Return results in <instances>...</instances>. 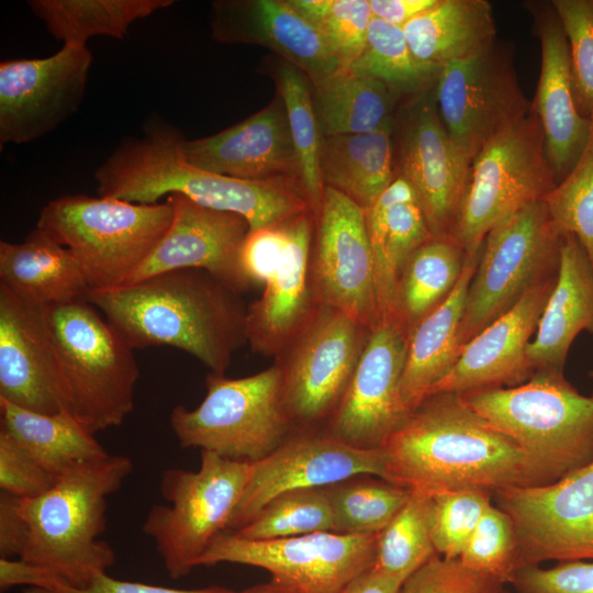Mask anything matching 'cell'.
I'll list each match as a JSON object with an SVG mask.
<instances>
[{"label":"cell","instance_id":"obj_1","mask_svg":"<svg viewBox=\"0 0 593 593\" xmlns=\"http://www.w3.org/2000/svg\"><path fill=\"white\" fill-rule=\"evenodd\" d=\"M382 448L384 480L411 493L536 485L525 452L459 393L426 396Z\"/></svg>","mask_w":593,"mask_h":593},{"label":"cell","instance_id":"obj_2","mask_svg":"<svg viewBox=\"0 0 593 593\" xmlns=\"http://www.w3.org/2000/svg\"><path fill=\"white\" fill-rule=\"evenodd\" d=\"M133 349L170 346L224 374L246 343L240 292L200 269H177L86 298Z\"/></svg>","mask_w":593,"mask_h":593},{"label":"cell","instance_id":"obj_3","mask_svg":"<svg viewBox=\"0 0 593 593\" xmlns=\"http://www.w3.org/2000/svg\"><path fill=\"white\" fill-rule=\"evenodd\" d=\"M181 132L150 119L139 137H125L96 169L100 197L155 204L169 194L243 216L250 230L312 211L303 188L282 181H254L210 172L189 164ZM314 213V212H313Z\"/></svg>","mask_w":593,"mask_h":593},{"label":"cell","instance_id":"obj_4","mask_svg":"<svg viewBox=\"0 0 593 593\" xmlns=\"http://www.w3.org/2000/svg\"><path fill=\"white\" fill-rule=\"evenodd\" d=\"M133 470L124 455H108L58 477L40 496L21 499L29 539L20 559L53 571L67 588L83 589L115 562L107 527V500Z\"/></svg>","mask_w":593,"mask_h":593},{"label":"cell","instance_id":"obj_5","mask_svg":"<svg viewBox=\"0 0 593 593\" xmlns=\"http://www.w3.org/2000/svg\"><path fill=\"white\" fill-rule=\"evenodd\" d=\"M525 452L536 485L553 483L593 461V393L581 394L560 371L526 382L461 394Z\"/></svg>","mask_w":593,"mask_h":593},{"label":"cell","instance_id":"obj_6","mask_svg":"<svg viewBox=\"0 0 593 593\" xmlns=\"http://www.w3.org/2000/svg\"><path fill=\"white\" fill-rule=\"evenodd\" d=\"M68 412L96 434L134 410L139 369L134 349L87 299L43 309Z\"/></svg>","mask_w":593,"mask_h":593},{"label":"cell","instance_id":"obj_7","mask_svg":"<svg viewBox=\"0 0 593 593\" xmlns=\"http://www.w3.org/2000/svg\"><path fill=\"white\" fill-rule=\"evenodd\" d=\"M169 202L142 204L107 197L65 195L42 210L37 228L69 249L89 290L122 287L168 231Z\"/></svg>","mask_w":593,"mask_h":593},{"label":"cell","instance_id":"obj_8","mask_svg":"<svg viewBox=\"0 0 593 593\" xmlns=\"http://www.w3.org/2000/svg\"><path fill=\"white\" fill-rule=\"evenodd\" d=\"M205 387L206 394L197 407L178 404L170 412V427L181 448L256 462L293 434L277 363L238 379L209 372Z\"/></svg>","mask_w":593,"mask_h":593},{"label":"cell","instance_id":"obj_9","mask_svg":"<svg viewBox=\"0 0 593 593\" xmlns=\"http://www.w3.org/2000/svg\"><path fill=\"white\" fill-rule=\"evenodd\" d=\"M253 462L201 451L195 471L169 468L159 491L166 504L153 505L142 525L171 579L187 575L216 536L227 529L250 478Z\"/></svg>","mask_w":593,"mask_h":593},{"label":"cell","instance_id":"obj_10","mask_svg":"<svg viewBox=\"0 0 593 593\" xmlns=\"http://www.w3.org/2000/svg\"><path fill=\"white\" fill-rule=\"evenodd\" d=\"M562 236L545 200L526 204L488 232L466 298L460 349L534 287L558 276Z\"/></svg>","mask_w":593,"mask_h":593},{"label":"cell","instance_id":"obj_11","mask_svg":"<svg viewBox=\"0 0 593 593\" xmlns=\"http://www.w3.org/2000/svg\"><path fill=\"white\" fill-rule=\"evenodd\" d=\"M557 186L540 122L530 110L489 141L469 164L450 234L466 254L479 249L499 222Z\"/></svg>","mask_w":593,"mask_h":593},{"label":"cell","instance_id":"obj_12","mask_svg":"<svg viewBox=\"0 0 593 593\" xmlns=\"http://www.w3.org/2000/svg\"><path fill=\"white\" fill-rule=\"evenodd\" d=\"M436 103L451 143L466 164L492 138L525 119L532 102L525 97L508 42L440 66Z\"/></svg>","mask_w":593,"mask_h":593},{"label":"cell","instance_id":"obj_13","mask_svg":"<svg viewBox=\"0 0 593 593\" xmlns=\"http://www.w3.org/2000/svg\"><path fill=\"white\" fill-rule=\"evenodd\" d=\"M370 328L320 305L277 356L286 411L294 427L310 430L332 417L358 365Z\"/></svg>","mask_w":593,"mask_h":593},{"label":"cell","instance_id":"obj_14","mask_svg":"<svg viewBox=\"0 0 593 593\" xmlns=\"http://www.w3.org/2000/svg\"><path fill=\"white\" fill-rule=\"evenodd\" d=\"M376 544L377 534L320 532L251 540L224 532L211 542L199 566L247 564L267 570L273 581L302 593H340L354 577L373 566Z\"/></svg>","mask_w":593,"mask_h":593},{"label":"cell","instance_id":"obj_15","mask_svg":"<svg viewBox=\"0 0 593 593\" xmlns=\"http://www.w3.org/2000/svg\"><path fill=\"white\" fill-rule=\"evenodd\" d=\"M492 497L513 523L519 569L593 560V461L553 483L506 488Z\"/></svg>","mask_w":593,"mask_h":593},{"label":"cell","instance_id":"obj_16","mask_svg":"<svg viewBox=\"0 0 593 593\" xmlns=\"http://www.w3.org/2000/svg\"><path fill=\"white\" fill-rule=\"evenodd\" d=\"M310 270L320 305L338 310L370 329L379 322L365 210L331 187H324L316 215Z\"/></svg>","mask_w":593,"mask_h":593},{"label":"cell","instance_id":"obj_17","mask_svg":"<svg viewBox=\"0 0 593 593\" xmlns=\"http://www.w3.org/2000/svg\"><path fill=\"white\" fill-rule=\"evenodd\" d=\"M93 57L87 45H63L44 58L0 63V144L45 136L82 103Z\"/></svg>","mask_w":593,"mask_h":593},{"label":"cell","instance_id":"obj_18","mask_svg":"<svg viewBox=\"0 0 593 593\" xmlns=\"http://www.w3.org/2000/svg\"><path fill=\"white\" fill-rule=\"evenodd\" d=\"M392 139L396 177L413 188L430 233L450 234L469 166L440 119L435 87L400 103Z\"/></svg>","mask_w":593,"mask_h":593},{"label":"cell","instance_id":"obj_19","mask_svg":"<svg viewBox=\"0 0 593 593\" xmlns=\"http://www.w3.org/2000/svg\"><path fill=\"white\" fill-rule=\"evenodd\" d=\"M410 334L395 318L371 329L326 433L357 448H382L410 415L401 396Z\"/></svg>","mask_w":593,"mask_h":593},{"label":"cell","instance_id":"obj_20","mask_svg":"<svg viewBox=\"0 0 593 593\" xmlns=\"http://www.w3.org/2000/svg\"><path fill=\"white\" fill-rule=\"evenodd\" d=\"M384 467L383 448H357L326 432L298 430L269 456L253 462L227 529L236 532L247 525L281 493L324 488L360 474L384 479Z\"/></svg>","mask_w":593,"mask_h":593},{"label":"cell","instance_id":"obj_21","mask_svg":"<svg viewBox=\"0 0 593 593\" xmlns=\"http://www.w3.org/2000/svg\"><path fill=\"white\" fill-rule=\"evenodd\" d=\"M166 201L174 210L171 224L124 286L171 270L200 269L238 292L251 287L239 264L242 245L250 232L247 220L176 193Z\"/></svg>","mask_w":593,"mask_h":593},{"label":"cell","instance_id":"obj_22","mask_svg":"<svg viewBox=\"0 0 593 593\" xmlns=\"http://www.w3.org/2000/svg\"><path fill=\"white\" fill-rule=\"evenodd\" d=\"M182 154L189 164L210 172L303 188L286 107L278 93L267 107L228 128L198 139L184 138Z\"/></svg>","mask_w":593,"mask_h":593},{"label":"cell","instance_id":"obj_23","mask_svg":"<svg viewBox=\"0 0 593 593\" xmlns=\"http://www.w3.org/2000/svg\"><path fill=\"white\" fill-rule=\"evenodd\" d=\"M0 399L36 413H69L43 309L1 284Z\"/></svg>","mask_w":593,"mask_h":593},{"label":"cell","instance_id":"obj_24","mask_svg":"<svg viewBox=\"0 0 593 593\" xmlns=\"http://www.w3.org/2000/svg\"><path fill=\"white\" fill-rule=\"evenodd\" d=\"M557 277L534 287L508 312L468 342L452 369L428 395L438 392L462 394L526 382L534 374L527 347L537 331Z\"/></svg>","mask_w":593,"mask_h":593},{"label":"cell","instance_id":"obj_25","mask_svg":"<svg viewBox=\"0 0 593 593\" xmlns=\"http://www.w3.org/2000/svg\"><path fill=\"white\" fill-rule=\"evenodd\" d=\"M540 43L541 63L530 110L538 118L545 148L557 184L570 172L589 138L591 119L577 109L568 41L550 2L525 3Z\"/></svg>","mask_w":593,"mask_h":593},{"label":"cell","instance_id":"obj_26","mask_svg":"<svg viewBox=\"0 0 593 593\" xmlns=\"http://www.w3.org/2000/svg\"><path fill=\"white\" fill-rule=\"evenodd\" d=\"M315 221L313 211L289 220L281 261L264 286L261 296L247 306L245 336L254 353L277 357L320 306L310 270Z\"/></svg>","mask_w":593,"mask_h":593},{"label":"cell","instance_id":"obj_27","mask_svg":"<svg viewBox=\"0 0 593 593\" xmlns=\"http://www.w3.org/2000/svg\"><path fill=\"white\" fill-rule=\"evenodd\" d=\"M213 37L273 51L295 66L312 86L340 69L318 30L288 0H222L212 4Z\"/></svg>","mask_w":593,"mask_h":593},{"label":"cell","instance_id":"obj_28","mask_svg":"<svg viewBox=\"0 0 593 593\" xmlns=\"http://www.w3.org/2000/svg\"><path fill=\"white\" fill-rule=\"evenodd\" d=\"M593 335V264L573 234H564L553 290L538 323L527 357L534 370L563 372L574 338Z\"/></svg>","mask_w":593,"mask_h":593},{"label":"cell","instance_id":"obj_29","mask_svg":"<svg viewBox=\"0 0 593 593\" xmlns=\"http://www.w3.org/2000/svg\"><path fill=\"white\" fill-rule=\"evenodd\" d=\"M365 217L382 320L393 316L398 282L407 258L433 234L413 188L400 176L365 211Z\"/></svg>","mask_w":593,"mask_h":593},{"label":"cell","instance_id":"obj_30","mask_svg":"<svg viewBox=\"0 0 593 593\" xmlns=\"http://www.w3.org/2000/svg\"><path fill=\"white\" fill-rule=\"evenodd\" d=\"M0 284L40 309L86 299L89 291L72 253L37 227L21 243L0 242Z\"/></svg>","mask_w":593,"mask_h":593},{"label":"cell","instance_id":"obj_31","mask_svg":"<svg viewBox=\"0 0 593 593\" xmlns=\"http://www.w3.org/2000/svg\"><path fill=\"white\" fill-rule=\"evenodd\" d=\"M480 253L481 247L467 255L462 273L450 294L410 334L401 380L402 401L410 413L447 376L460 355L459 331Z\"/></svg>","mask_w":593,"mask_h":593},{"label":"cell","instance_id":"obj_32","mask_svg":"<svg viewBox=\"0 0 593 593\" xmlns=\"http://www.w3.org/2000/svg\"><path fill=\"white\" fill-rule=\"evenodd\" d=\"M393 122L374 132L322 136L320 172L324 187L368 210L396 178Z\"/></svg>","mask_w":593,"mask_h":593},{"label":"cell","instance_id":"obj_33","mask_svg":"<svg viewBox=\"0 0 593 593\" xmlns=\"http://www.w3.org/2000/svg\"><path fill=\"white\" fill-rule=\"evenodd\" d=\"M402 29L415 58L435 68L496 40L493 9L486 0H437Z\"/></svg>","mask_w":593,"mask_h":593},{"label":"cell","instance_id":"obj_34","mask_svg":"<svg viewBox=\"0 0 593 593\" xmlns=\"http://www.w3.org/2000/svg\"><path fill=\"white\" fill-rule=\"evenodd\" d=\"M0 430L56 479L77 466L109 455L94 434L67 412L36 413L0 399Z\"/></svg>","mask_w":593,"mask_h":593},{"label":"cell","instance_id":"obj_35","mask_svg":"<svg viewBox=\"0 0 593 593\" xmlns=\"http://www.w3.org/2000/svg\"><path fill=\"white\" fill-rule=\"evenodd\" d=\"M322 136L378 131L394 120L400 98L383 82L338 70L312 86Z\"/></svg>","mask_w":593,"mask_h":593},{"label":"cell","instance_id":"obj_36","mask_svg":"<svg viewBox=\"0 0 593 593\" xmlns=\"http://www.w3.org/2000/svg\"><path fill=\"white\" fill-rule=\"evenodd\" d=\"M467 254L451 235H433L407 258L401 272L394 303L395 317L409 332L450 294Z\"/></svg>","mask_w":593,"mask_h":593},{"label":"cell","instance_id":"obj_37","mask_svg":"<svg viewBox=\"0 0 593 593\" xmlns=\"http://www.w3.org/2000/svg\"><path fill=\"white\" fill-rule=\"evenodd\" d=\"M174 0H31L32 12L64 45H86L97 35L123 40L137 20L172 5Z\"/></svg>","mask_w":593,"mask_h":593},{"label":"cell","instance_id":"obj_38","mask_svg":"<svg viewBox=\"0 0 593 593\" xmlns=\"http://www.w3.org/2000/svg\"><path fill=\"white\" fill-rule=\"evenodd\" d=\"M348 70L383 82L402 102L434 88L439 68L415 58L402 27L372 16L366 46Z\"/></svg>","mask_w":593,"mask_h":593},{"label":"cell","instance_id":"obj_39","mask_svg":"<svg viewBox=\"0 0 593 593\" xmlns=\"http://www.w3.org/2000/svg\"><path fill=\"white\" fill-rule=\"evenodd\" d=\"M271 76L286 107L301 165L303 188L316 217L324 184L320 172L322 134L313 104L312 83L303 71L282 59L276 61Z\"/></svg>","mask_w":593,"mask_h":593},{"label":"cell","instance_id":"obj_40","mask_svg":"<svg viewBox=\"0 0 593 593\" xmlns=\"http://www.w3.org/2000/svg\"><path fill=\"white\" fill-rule=\"evenodd\" d=\"M334 532L354 535L380 533L404 507L412 493L370 474L355 475L325 486Z\"/></svg>","mask_w":593,"mask_h":593},{"label":"cell","instance_id":"obj_41","mask_svg":"<svg viewBox=\"0 0 593 593\" xmlns=\"http://www.w3.org/2000/svg\"><path fill=\"white\" fill-rule=\"evenodd\" d=\"M320 532H334L333 508L325 486L281 493L233 533L246 539L268 540Z\"/></svg>","mask_w":593,"mask_h":593},{"label":"cell","instance_id":"obj_42","mask_svg":"<svg viewBox=\"0 0 593 593\" xmlns=\"http://www.w3.org/2000/svg\"><path fill=\"white\" fill-rule=\"evenodd\" d=\"M436 555L427 527L424 495L412 493L404 507L377 534L373 567L409 578Z\"/></svg>","mask_w":593,"mask_h":593},{"label":"cell","instance_id":"obj_43","mask_svg":"<svg viewBox=\"0 0 593 593\" xmlns=\"http://www.w3.org/2000/svg\"><path fill=\"white\" fill-rule=\"evenodd\" d=\"M492 493L462 489L424 495L425 516L436 552L445 559H459L486 508Z\"/></svg>","mask_w":593,"mask_h":593},{"label":"cell","instance_id":"obj_44","mask_svg":"<svg viewBox=\"0 0 593 593\" xmlns=\"http://www.w3.org/2000/svg\"><path fill=\"white\" fill-rule=\"evenodd\" d=\"M321 33L340 69L362 53L372 13L368 0H288Z\"/></svg>","mask_w":593,"mask_h":593},{"label":"cell","instance_id":"obj_45","mask_svg":"<svg viewBox=\"0 0 593 593\" xmlns=\"http://www.w3.org/2000/svg\"><path fill=\"white\" fill-rule=\"evenodd\" d=\"M585 147L564 179L544 199L562 234H573L593 264V112Z\"/></svg>","mask_w":593,"mask_h":593},{"label":"cell","instance_id":"obj_46","mask_svg":"<svg viewBox=\"0 0 593 593\" xmlns=\"http://www.w3.org/2000/svg\"><path fill=\"white\" fill-rule=\"evenodd\" d=\"M459 560L468 568L511 583L519 569L517 539L510 516L491 504Z\"/></svg>","mask_w":593,"mask_h":593},{"label":"cell","instance_id":"obj_47","mask_svg":"<svg viewBox=\"0 0 593 593\" xmlns=\"http://www.w3.org/2000/svg\"><path fill=\"white\" fill-rule=\"evenodd\" d=\"M569 47L572 89L577 109L593 112V0H552Z\"/></svg>","mask_w":593,"mask_h":593},{"label":"cell","instance_id":"obj_48","mask_svg":"<svg viewBox=\"0 0 593 593\" xmlns=\"http://www.w3.org/2000/svg\"><path fill=\"white\" fill-rule=\"evenodd\" d=\"M503 584L459 559L436 555L405 580L400 593H500Z\"/></svg>","mask_w":593,"mask_h":593},{"label":"cell","instance_id":"obj_49","mask_svg":"<svg viewBox=\"0 0 593 593\" xmlns=\"http://www.w3.org/2000/svg\"><path fill=\"white\" fill-rule=\"evenodd\" d=\"M56 478L8 434L0 430V489L23 499L48 491Z\"/></svg>","mask_w":593,"mask_h":593},{"label":"cell","instance_id":"obj_50","mask_svg":"<svg viewBox=\"0 0 593 593\" xmlns=\"http://www.w3.org/2000/svg\"><path fill=\"white\" fill-rule=\"evenodd\" d=\"M511 584L517 593H593V561H562L547 569L526 566Z\"/></svg>","mask_w":593,"mask_h":593},{"label":"cell","instance_id":"obj_51","mask_svg":"<svg viewBox=\"0 0 593 593\" xmlns=\"http://www.w3.org/2000/svg\"><path fill=\"white\" fill-rule=\"evenodd\" d=\"M290 219L250 230L246 236L239 253V264L251 286H265L276 272L287 246Z\"/></svg>","mask_w":593,"mask_h":593},{"label":"cell","instance_id":"obj_52","mask_svg":"<svg viewBox=\"0 0 593 593\" xmlns=\"http://www.w3.org/2000/svg\"><path fill=\"white\" fill-rule=\"evenodd\" d=\"M22 593H235V591L217 585L189 590L174 589L123 581L112 578L104 572L98 574L92 582L83 589L61 588L57 590H44L38 588H26Z\"/></svg>","mask_w":593,"mask_h":593},{"label":"cell","instance_id":"obj_53","mask_svg":"<svg viewBox=\"0 0 593 593\" xmlns=\"http://www.w3.org/2000/svg\"><path fill=\"white\" fill-rule=\"evenodd\" d=\"M21 499L0 492V556L18 557L23 553L29 539V525L21 508Z\"/></svg>","mask_w":593,"mask_h":593},{"label":"cell","instance_id":"obj_54","mask_svg":"<svg viewBox=\"0 0 593 593\" xmlns=\"http://www.w3.org/2000/svg\"><path fill=\"white\" fill-rule=\"evenodd\" d=\"M27 585L44 590L67 588L53 571L22 559H0V589L7 591L14 585Z\"/></svg>","mask_w":593,"mask_h":593},{"label":"cell","instance_id":"obj_55","mask_svg":"<svg viewBox=\"0 0 593 593\" xmlns=\"http://www.w3.org/2000/svg\"><path fill=\"white\" fill-rule=\"evenodd\" d=\"M373 18L403 27L419 13L432 8L437 0H368Z\"/></svg>","mask_w":593,"mask_h":593},{"label":"cell","instance_id":"obj_56","mask_svg":"<svg viewBox=\"0 0 593 593\" xmlns=\"http://www.w3.org/2000/svg\"><path fill=\"white\" fill-rule=\"evenodd\" d=\"M406 579L372 566L354 577L340 593H400Z\"/></svg>","mask_w":593,"mask_h":593},{"label":"cell","instance_id":"obj_57","mask_svg":"<svg viewBox=\"0 0 593 593\" xmlns=\"http://www.w3.org/2000/svg\"><path fill=\"white\" fill-rule=\"evenodd\" d=\"M235 593H302V592L272 580L270 583L259 584V585L246 589L242 592H235Z\"/></svg>","mask_w":593,"mask_h":593},{"label":"cell","instance_id":"obj_58","mask_svg":"<svg viewBox=\"0 0 593 593\" xmlns=\"http://www.w3.org/2000/svg\"><path fill=\"white\" fill-rule=\"evenodd\" d=\"M589 374H590V377H592V378H593V371H590V373H589Z\"/></svg>","mask_w":593,"mask_h":593}]
</instances>
